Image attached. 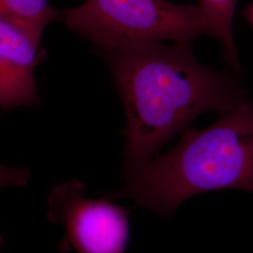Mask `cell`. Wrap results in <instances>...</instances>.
<instances>
[{
  "label": "cell",
  "instance_id": "6da1fadb",
  "mask_svg": "<svg viewBox=\"0 0 253 253\" xmlns=\"http://www.w3.org/2000/svg\"><path fill=\"white\" fill-rule=\"evenodd\" d=\"M126 112L124 170L138 167L203 113L244 100L227 73L200 63L191 42H150L105 53Z\"/></svg>",
  "mask_w": 253,
  "mask_h": 253
},
{
  "label": "cell",
  "instance_id": "7a4b0ae2",
  "mask_svg": "<svg viewBox=\"0 0 253 253\" xmlns=\"http://www.w3.org/2000/svg\"><path fill=\"white\" fill-rule=\"evenodd\" d=\"M219 114L205 129L186 128L166 153L124 170L123 186L104 198H130L170 217L200 193L228 189L253 193V102L244 99Z\"/></svg>",
  "mask_w": 253,
  "mask_h": 253
},
{
  "label": "cell",
  "instance_id": "3957f363",
  "mask_svg": "<svg viewBox=\"0 0 253 253\" xmlns=\"http://www.w3.org/2000/svg\"><path fill=\"white\" fill-rule=\"evenodd\" d=\"M61 20L103 54L143 43L213 37L211 23L199 4L167 0H85L61 11Z\"/></svg>",
  "mask_w": 253,
  "mask_h": 253
},
{
  "label": "cell",
  "instance_id": "277c9868",
  "mask_svg": "<svg viewBox=\"0 0 253 253\" xmlns=\"http://www.w3.org/2000/svg\"><path fill=\"white\" fill-rule=\"evenodd\" d=\"M78 179L54 185L48 194L47 218L63 228L60 251L125 253L129 240V210L106 198L84 196Z\"/></svg>",
  "mask_w": 253,
  "mask_h": 253
},
{
  "label": "cell",
  "instance_id": "5b68a950",
  "mask_svg": "<svg viewBox=\"0 0 253 253\" xmlns=\"http://www.w3.org/2000/svg\"><path fill=\"white\" fill-rule=\"evenodd\" d=\"M36 42L0 18V109L36 106L40 94L34 71L43 55Z\"/></svg>",
  "mask_w": 253,
  "mask_h": 253
},
{
  "label": "cell",
  "instance_id": "8992f818",
  "mask_svg": "<svg viewBox=\"0 0 253 253\" xmlns=\"http://www.w3.org/2000/svg\"><path fill=\"white\" fill-rule=\"evenodd\" d=\"M0 18L40 43L46 27L61 19V11L48 0H0Z\"/></svg>",
  "mask_w": 253,
  "mask_h": 253
},
{
  "label": "cell",
  "instance_id": "52a82bcc",
  "mask_svg": "<svg viewBox=\"0 0 253 253\" xmlns=\"http://www.w3.org/2000/svg\"><path fill=\"white\" fill-rule=\"evenodd\" d=\"M237 0H199L213 28V38L222 45L225 58L229 64L241 72L237 49L234 38V16Z\"/></svg>",
  "mask_w": 253,
  "mask_h": 253
},
{
  "label": "cell",
  "instance_id": "ba28073f",
  "mask_svg": "<svg viewBox=\"0 0 253 253\" xmlns=\"http://www.w3.org/2000/svg\"><path fill=\"white\" fill-rule=\"evenodd\" d=\"M31 172L25 168H11L0 164V190L9 187H25Z\"/></svg>",
  "mask_w": 253,
  "mask_h": 253
},
{
  "label": "cell",
  "instance_id": "9c48e42d",
  "mask_svg": "<svg viewBox=\"0 0 253 253\" xmlns=\"http://www.w3.org/2000/svg\"><path fill=\"white\" fill-rule=\"evenodd\" d=\"M242 15L246 19V21L253 27V2L248 6L246 9H243Z\"/></svg>",
  "mask_w": 253,
  "mask_h": 253
},
{
  "label": "cell",
  "instance_id": "30bf717a",
  "mask_svg": "<svg viewBox=\"0 0 253 253\" xmlns=\"http://www.w3.org/2000/svg\"><path fill=\"white\" fill-rule=\"evenodd\" d=\"M1 240V239H0ZM0 249H1V245H0ZM0 253H1V250H0Z\"/></svg>",
  "mask_w": 253,
  "mask_h": 253
}]
</instances>
